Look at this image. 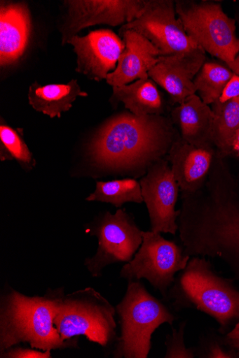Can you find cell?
Instances as JSON below:
<instances>
[{
  "label": "cell",
  "mask_w": 239,
  "mask_h": 358,
  "mask_svg": "<svg viewBox=\"0 0 239 358\" xmlns=\"http://www.w3.org/2000/svg\"><path fill=\"white\" fill-rule=\"evenodd\" d=\"M179 231L186 254L222 259L239 280V195L232 180L208 182L189 195Z\"/></svg>",
  "instance_id": "6da1fadb"
},
{
  "label": "cell",
  "mask_w": 239,
  "mask_h": 358,
  "mask_svg": "<svg viewBox=\"0 0 239 358\" xmlns=\"http://www.w3.org/2000/svg\"><path fill=\"white\" fill-rule=\"evenodd\" d=\"M172 122L161 115L122 113L107 123L89 145L97 168L111 172L147 173L177 139Z\"/></svg>",
  "instance_id": "7a4b0ae2"
},
{
  "label": "cell",
  "mask_w": 239,
  "mask_h": 358,
  "mask_svg": "<svg viewBox=\"0 0 239 358\" xmlns=\"http://www.w3.org/2000/svg\"><path fill=\"white\" fill-rule=\"evenodd\" d=\"M64 289H49L43 296H25L8 287L0 306V352L28 343L41 350L78 348V341H63L54 324L57 305Z\"/></svg>",
  "instance_id": "3957f363"
},
{
  "label": "cell",
  "mask_w": 239,
  "mask_h": 358,
  "mask_svg": "<svg viewBox=\"0 0 239 358\" xmlns=\"http://www.w3.org/2000/svg\"><path fill=\"white\" fill-rule=\"evenodd\" d=\"M168 299L177 310L193 308L212 317L225 333L239 320V291L219 276L211 263L194 256L169 289Z\"/></svg>",
  "instance_id": "277c9868"
},
{
  "label": "cell",
  "mask_w": 239,
  "mask_h": 358,
  "mask_svg": "<svg viewBox=\"0 0 239 358\" xmlns=\"http://www.w3.org/2000/svg\"><path fill=\"white\" fill-rule=\"evenodd\" d=\"M116 310L121 327V336L113 352L116 358H147L156 330L164 323L172 325L176 320L140 280L128 281L125 296Z\"/></svg>",
  "instance_id": "5b68a950"
},
{
  "label": "cell",
  "mask_w": 239,
  "mask_h": 358,
  "mask_svg": "<svg viewBox=\"0 0 239 358\" xmlns=\"http://www.w3.org/2000/svg\"><path fill=\"white\" fill-rule=\"evenodd\" d=\"M116 312L100 292L87 287L60 299L54 324L63 341L83 336L89 341L107 348L118 340Z\"/></svg>",
  "instance_id": "8992f818"
},
{
  "label": "cell",
  "mask_w": 239,
  "mask_h": 358,
  "mask_svg": "<svg viewBox=\"0 0 239 358\" xmlns=\"http://www.w3.org/2000/svg\"><path fill=\"white\" fill-rule=\"evenodd\" d=\"M176 12L187 35L205 52L230 66L239 55V38L235 20L224 12L221 5L178 1Z\"/></svg>",
  "instance_id": "52a82bcc"
},
{
  "label": "cell",
  "mask_w": 239,
  "mask_h": 358,
  "mask_svg": "<svg viewBox=\"0 0 239 358\" xmlns=\"http://www.w3.org/2000/svg\"><path fill=\"white\" fill-rule=\"evenodd\" d=\"M142 236L140 248L122 268L120 276L128 281L147 280L167 301L177 273L186 268L191 256L183 246L165 240L161 234L142 231Z\"/></svg>",
  "instance_id": "ba28073f"
},
{
  "label": "cell",
  "mask_w": 239,
  "mask_h": 358,
  "mask_svg": "<svg viewBox=\"0 0 239 358\" xmlns=\"http://www.w3.org/2000/svg\"><path fill=\"white\" fill-rule=\"evenodd\" d=\"M98 239L96 254L86 259L85 266L93 277L101 276L107 266L129 263L143 243L142 231L131 215L118 208L107 212L88 231Z\"/></svg>",
  "instance_id": "9c48e42d"
},
{
  "label": "cell",
  "mask_w": 239,
  "mask_h": 358,
  "mask_svg": "<svg viewBox=\"0 0 239 358\" xmlns=\"http://www.w3.org/2000/svg\"><path fill=\"white\" fill-rule=\"evenodd\" d=\"M170 0H149L140 17L123 25L120 30L131 29L148 39L161 56L181 55L200 47L189 37Z\"/></svg>",
  "instance_id": "30bf717a"
},
{
  "label": "cell",
  "mask_w": 239,
  "mask_h": 358,
  "mask_svg": "<svg viewBox=\"0 0 239 358\" xmlns=\"http://www.w3.org/2000/svg\"><path fill=\"white\" fill-rule=\"evenodd\" d=\"M166 158L155 162L140 181L151 231L175 236L180 210H176L180 187Z\"/></svg>",
  "instance_id": "8fae6325"
},
{
  "label": "cell",
  "mask_w": 239,
  "mask_h": 358,
  "mask_svg": "<svg viewBox=\"0 0 239 358\" xmlns=\"http://www.w3.org/2000/svg\"><path fill=\"white\" fill-rule=\"evenodd\" d=\"M68 16L61 31L62 43L76 36L78 32L96 24L118 26L139 18L144 12V0H68Z\"/></svg>",
  "instance_id": "7c38bea8"
},
{
  "label": "cell",
  "mask_w": 239,
  "mask_h": 358,
  "mask_svg": "<svg viewBox=\"0 0 239 358\" xmlns=\"http://www.w3.org/2000/svg\"><path fill=\"white\" fill-rule=\"evenodd\" d=\"M67 43L74 48L77 55L78 73L100 82L107 78L125 49L123 41L109 29H99L84 37L78 36Z\"/></svg>",
  "instance_id": "4fadbf2b"
},
{
  "label": "cell",
  "mask_w": 239,
  "mask_h": 358,
  "mask_svg": "<svg viewBox=\"0 0 239 358\" xmlns=\"http://www.w3.org/2000/svg\"><path fill=\"white\" fill-rule=\"evenodd\" d=\"M205 61L206 52L200 47L184 54L160 56L149 76L179 106L197 92L193 81Z\"/></svg>",
  "instance_id": "5bb4252c"
},
{
  "label": "cell",
  "mask_w": 239,
  "mask_h": 358,
  "mask_svg": "<svg viewBox=\"0 0 239 358\" xmlns=\"http://www.w3.org/2000/svg\"><path fill=\"white\" fill-rule=\"evenodd\" d=\"M166 159L182 194L196 192L207 180L214 161L212 147H196L178 138Z\"/></svg>",
  "instance_id": "9a60e30c"
},
{
  "label": "cell",
  "mask_w": 239,
  "mask_h": 358,
  "mask_svg": "<svg viewBox=\"0 0 239 358\" xmlns=\"http://www.w3.org/2000/svg\"><path fill=\"white\" fill-rule=\"evenodd\" d=\"M125 44L116 69L110 73L107 83L114 87L128 85L134 80L149 78V73L161 56L159 50L145 37L134 30H120Z\"/></svg>",
  "instance_id": "2e32d148"
},
{
  "label": "cell",
  "mask_w": 239,
  "mask_h": 358,
  "mask_svg": "<svg viewBox=\"0 0 239 358\" xmlns=\"http://www.w3.org/2000/svg\"><path fill=\"white\" fill-rule=\"evenodd\" d=\"M30 13L25 3H4L0 6V66L17 62L28 45Z\"/></svg>",
  "instance_id": "e0dca14e"
},
{
  "label": "cell",
  "mask_w": 239,
  "mask_h": 358,
  "mask_svg": "<svg viewBox=\"0 0 239 358\" xmlns=\"http://www.w3.org/2000/svg\"><path fill=\"white\" fill-rule=\"evenodd\" d=\"M181 130V138L196 147H213L212 129L214 114L211 107L196 94L187 97L172 114Z\"/></svg>",
  "instance_id": "ac0fdd59"
},
{
  "label": "cell",
  "mask_w": 239,
  "mask_h": 358,
  "mask_svg": "<svg viewBox=\"0 0 239 358\" xmlns=\"http://www.w3.org/2000/svg\"><path fill=\"white\" fill-rule=\"evenodd\" d=\"M77 80H72L67 84H51L41 85L36 82L32 83L28 92L29 105L39 113L51 118L60 117L63 113L72 107L78 96H87Z\"/></svg>",
  "instance_id": "d6986e66"
},
{
  "label": "cell",
  "mask_w": 239,
  "mask_h": 358,
  "mask_svg": "<svg viewBox=\"0 0 239 358\" xmlns=\"http://www.w3.org/2000/svg\"><path fill=\"white\" fill-rule=\"evenodd\" d=\"M113 91V99L123 103L125 108L135 116L161 115L164 113L160 92L149 78L114 87Z\"/></svg>",
  "instance_id": "ffe728a7"
},
{
  "label": "cell",
  "mask_w": 239,
  "mask_h": 358,
  "mask_svg": "<svg viewBox=\"0 0 239 358\" xmlns=\"http://www.w3.org/2000/svg\"><path fill=\"white\" fill-rule=\"evenodd\" d=\"M214 120L212 141L222 156L230 155L233 138L239 129V96L224 103L212 105Z\"/></svg>",
  "instance_id": "44dd1931"
},
{
  "label": "cell",
  "mask_w": 239,
  "mask_h": 358,
  "mask_svg": "<svg viewBox=\"0 0 239 358\" xmlns=\"http://www.w3.org/2000/svg\"><path fill=\"white\" fill-rule=\"evenodd\" d=\"M86 201L110 203L117 208L127 203H144L141 184L133 178L97 182Z\"/></svg>",
  "instance_id": "7402d4cb"
},
{
  "label": "cell",
  "mask_w": 239,
  "mask_h": 358,
  "mask_svg": "<svg viewBox=\"0 0 239 358\" xmlns=\"http://www.w3.org/2000/svg\"><path fill=\"white\" fill-rule=\"evenodd\" d=\"M233 73L217 62H205L194 79L200 99L208 106L219 101L223 91Z\"/></svg>",
  "instance_id": "603a6c76"
},
{
  "label": "cell",
  "mask_w": 239,
  "mask_h": 358,
  "mask_svg": "<svg viewBox=\"0 0 239 358\" xmlns=\"http://www.w3.org/2000/svg\"><path fill=\"white\" fill-rule=\"evenodd\" d=\"M0 159H15L23 169L35 168L36 161L25 143L21 129H15L4 122L0 124Z\"/></svg>",
  "instance_id": "cb8c5ba5"
},
{
  "label": "cell",
  "mask_w": 239,
  "mask_h": 358,
  "mask_svg": "<svg viewBox=\"0 0 239 358\" xmlns=\"http://www.w3.org/2000/svg\"><path fill=\"white\" fill-rule=\"evenodd\" d=\"M186 322L181 324L179 330L172 329V335L166 337L165 358H193L196 356L195 351L191 348H187L184 343V331Z\"/></svg>",
  "instance_id": "d4e9b609"
},
{
  "label": "cell",
  "mask_w": 239,
  "mask_h": 358,
  "mask_svg": "<svg viewBox=\"0 0 239 358\" xmlns=\"http://www.w3.org/2000/svg\"><path fill=\"white\" fill-rule=\"evenodd\" d=\"M50 350H41L36 348H24L13 346L6 350L0 352V357L3 358H51Z\"/></svg>",
  "instance_id": "484cf974"
},
{
  "label": "cell",
  "mask_w": 239,
  "mask_h": 358,
  "mask_svg": "<svg viewBox=\"0 0 239 358\" xmlns=\"http://www.w3.org/2000/svg\"><path fill=\"white\" fill-rule=\"evenodd\" d=\"M239 96V76L233 73L226 84L219 102L224 103Z\"/></svg>",
  "instance_id": "4316f807"
},
{
  "label": "cell",
  "mask_w": 239,
  "mask_h": 358,
  "mask_svg": "<svg viewBox=\"0 0 239 358\" xmlns=\"http://www.w3.org/2000/svg\"><path fill=\"white\" fill-rule=\"evenodd\" d=\"M203 356V357L210 358L237 357L235 352L233 350H227L224 345H221L217 342L211 343L208 347L207 353Z\"/></svg>",
  "instance_id": "83f0119b"
},
{
  "label": "cell",
  "mask_w": 239,
  "mask_h": 358,
  "mask_svg": "<svg viewBox=\"0 0 239 358\" xmlns=\"http://www.w3.org/2000/svg\"><path fill=\"white\" fill-rule=\"evenodd\" d=\"M224 343L233 350L237 357H239V321L235 324L234 328L229 331L224 338Z\"/></svg>",
  "instance_id": "f1b7e54d"
},
{
  "label": "cell",
  "mask_w": 239,
  "mask_h": 358,
  "mask_svg": "<svg viewBox=\"0 0 239 358\" xmlns=\"http://www.w3.org/2000/svg\"><path fill=\"white\" fill-rule=\"evenodd\" d=\"M230 155H234L239 157V129L233 138L231 147Z\"/></svg>",
  "instance_id": "f546056e"
},
{
  "label": "cell",
  "mask_w": 239,
  "mask_h": 358,
  "mask_svg": "<svg viewBox=\"0 0 239 358\" xmlns=\"http://www.w3.org/2000/svg\"><path fill=\"white\" fill-rule=\"evenodd\" d=\"M228 69L235 75L239 76V55L235 61L228 66Z\"/></svg>",
  "instance_id": "4dcf8cb0"
}]
</instances>
